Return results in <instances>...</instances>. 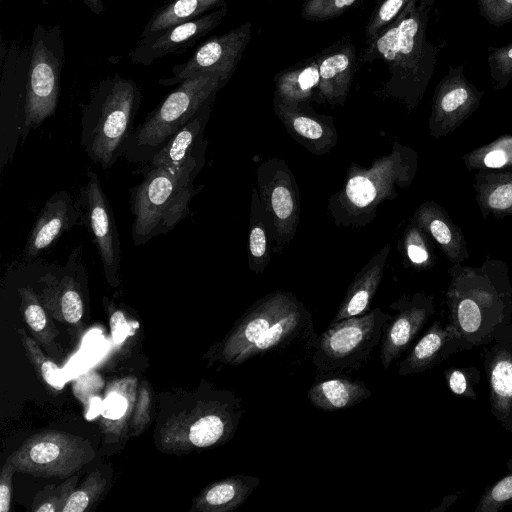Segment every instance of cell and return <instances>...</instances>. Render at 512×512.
<instances>
[{"label": "cell", "mask_w": 512, "mask_h": 512, "mask_svg": "<svg viewBox=\"0 0 512 512\" xmlns=\"http://www.w3.org/2000/svg\"><path fill=\"white\" fill-rule=\"evenodd\" d=\"M317 336L304 304L290 292L276 291L244 312L212 359L232 366L258 360L301 365L311 358Z\"/></svg>", "instance_id": "obj_1"}, {"label": "cell", "mask_w": 512, "mask_h": 512, "mask_svg": "<svg viewBox=\"0 0 512 512\" xmlns=\"http://www.w3.org/2000/svg\"><path fill=\"white\" fill-rule=\"evenodd\" d=\"M436 0L412 1L369 43L360 62L381 60L388 69L382 93L411 111L423 98L433 76L438 48L428 41L430 12Z\"/></svg>", "instance_id": "obj_2"}, {"label": "cell", "mask_w": 512, "mask_h": 512, "mask_svg": "<svg viewBox=\"0 0 512 512\" xmlns=\"http://www.w3.org/2000/svg\"><path fill=\"white\" fill-rule=\"evenodd\" d=\"M445 293L448 324L461 351L490 342L512 322V284L506 262L486 258L480 266L452 264Z\"/></svg>", "instance_id": "obj_3"}, {"label": "cell", "mask_w": 512, "mask_h": 512, "mask_svg": "<svg viewBox=\"0 0 512 512\" xmlns=\"http://www.w3.org/2000/svg\"><path fill=\"white\" fill-rule=\"evenodd\" d=\"M417 167L416 151L399 143L369 168L351 165L342 190L331 197L332 216L345 226L366 224L384 200L397 197V188L405 189L412 183Z\"/></svg>", "instance_id": "obj_4"}, {"label": "cell", "mask_w": 512, "mask_h": 512, "mask_svg": "<svg viewBox=\"0 0 512 512\" xmlns=\"http://www.w3.org/2000/svg\"><path fill=\"white\" fill-rule=\"evenodd\" d=\"M140 98L137 83L118 74L96 87L83 114L82 144L102 167L111 166L120 155Z\"/></svg>", "instance_id": "obj_5"}, {"label": "cell", "mask_w": 512, "mask_h": 512, "mask_svg": "<svg viewBox=\"0 0 512 512\" xmlns=\"http://www.w3.org/2000/svg\"><path fill=\"white\" fill-rule=\"evenodd\" d=\"M242 398L229 391L198 400L194 407L167 419L159 443L166 452H189L229 442L245 411Z\"/></svg>", "instance_id": "obj_6"}, {"label": "cell", "mask_w": 512, "mask_h": 512, "mask_svg": "<svg viewBox=\"0 0 512 512\" xmlns=\"http://www.w3.org/2000/svg\"><path fill=\"white\" fill-rule=\"evenodd\" d=\"M389 313L380 308L330 322L317 336L311 355L316 377L346 376L360 370L380 345Z\"/></svg>", "instance_id": "obj_7"}, {"label": "cell", "mask_w": 512, "mask_h": 512, "mask_svg": "<svg viewBox=\"0 0 512 512\" xmlns=\"http://www.w3.org/2000/svg\"><path fill=\"white\" fill-rule=\"evenodd\" d=\"M192 179L163 167L148 171L133 197L136 245L171 230L188 214L194 194Z\"/></svg>", "instance_id": "obj_8"}, {"label": "cell", "mask_w": 512, "mask_h": 512, "mask_svg": "<svg viewBox=\"0 0 512 512\" xmlns=\"http://www.w3.org/2000/svg\"><path fill=\"white\" fill-rule=\"evenodd\" d=\"M64 61V41L59 25L47 28L37 24L32 35L26 79V127H37L55 114Z\"/></svg>", "instance_id": "obj_9"}, {"label": "cell", "mask_w": 512, "mask_h": 512, "mask_svg": "<svg viewBox=\"0 0 512 512\" xmlns=\"http://www.w3.org/2000/svg\"><path fill=\"white\" fill-rule=\"evenodd\" d=\"M10 457L17 471L65 479L93 460L95 451L90 442L80 436L46 430L25 439Z\"/></svg>", "instance_id": "obj_10"}, {"label": "cell", "mask_w": 512, "mask_h": 512, "mask_svg": "<svg viewBox=\"0 0 512 512\" xmlns=\"http://www.w3.org/2000/svg\"><path fill=\"white\" fill-rule=\"evenodd\" d=\"M224 86L221 76L205 73L178 84L136 134L139 145L156 147L169 139Z\"/></svg>", "instance_id": "obj_11"}, {"label": "cell", "mask_w": 512, "mask_h": 512, "mask_svg": "<svg viewBox=\"0 0 512 512\" xmlns=\"http://www.w3.org/2000/svg\"><path fill=\"white\" fill-rule=\"evenodd\" d=\"M253 26L250 22L203 42L184 63L172 68V76L159 80L165 86L180 82L200 74L214 73L221 76L225 85L234 73L248 43Z\"/></svg>", "instance_id": "obj_12"}, {"label": "cell", "mask_w": 512, "mask_h": 512, "mask_svg": "<svg viewBox=\"0 0 512 512\" xmlns=\"http://www.w3.org/2000/svg\"><path fill=\"white\" fill-rule=\"evenodd\" d=\"M483 91L464 74V65L450 67L437 84L428 120L430 135L440 139L461 126L479 107Z\"/></svg>", "instance_id": "obj_13"}, {"label": "cell", "mask_w": 512, "mask_h": 512, "mask_svg": "<svg viewBox=\"0 0 512 512\" xmlns=\"http://www.w3.org/2000/svg\"><path fill=\"white\" fill-rule=\"evenodd\" d=\"M262 208L272 220L279 243L293 238L299 223V198L292 174L285 163L273 159L258 169Z\"/></svg>", "instance_id": "obj_14"}, {"label": "cell", "mask_w": 512, "mask_h": 512, "mask_svg": "<svg viewBox=\"0 0 512 512\" xmlns=\"http://www.w3.org/2000/svg\"><path fill=\"white\" fill-rule=\"evenodd\" d=\"M389 314L380 342V362L388 369L411 346L430 317L435 313L433 295L416 292L405 295L388 307Z\"/></svg>", "instance_id": "obj_15"}, {"label": "cell", "mask_w": 512, "mask_h": 512, "mask_svg": "<svg viewBox=\"0 0 512 512\" xmlns=\"http://www.w3.org/2000/svg\"><path fill=\"white\" fill-rule=\"evenodd\" d=\"M482 347L491 413L512 433V322Z\"/></svg>", "instance_id": "obj_16"}, {"label": "cell", "mask_w": 512, "mask_h": 512, "mask_svg": "<svg viewBox=\"0 0 512 512\" xmlns=\"http://www.w3.org/2000/svg\"><path fill=\"white\" fill-rule=\"evenodd\" d=\"M227 12L228 6L224 4L197 18L143 38L130 52V59L135 64L149 66L167 54L192 46L215 29L225 18Z\"/></svg>", "instance_id": "obj_17"}, {"label": "cell", "mask_w": 512, "mask_h": 512, "mask_svg": "<svg viewBox=\"0 0 512 512\" xmlns=\"http://www.w3.org/2000/svg\"><path fill=\"white\" fill-rule=\"evenodd\" d=\"M89 181L85 187L86 206L91 231L96 241L104 272L110 285H117V273L120 263V243L116 231L113 213L98 177L89 172Z\"/></svg>", "instance_id": "obj_18"}, {"label": "cell", "mask_w": 512, "mask_h": 512, "mask_svg": "<svg viewBox=\"0 0 512 512\" xmlns=\"http://www.w3.org/2000/svg\"><path fill=\"white\" fill-rule=\"evenodd\" d=\"M461 351L454 329L436 320L398 364L399 376L422 373Z\"/></svg>", "instance_id": "obj_19"}, {"label": "cell", "mask_w": 512, "mask_h": 512, "mask_svg": "<svg viewBox=\"0 0 512 512\" xmlns=\"http://www.w3.org/2000/svg\"><path fill=\"white\" fill-rule=\"evenodd\" d=\"M412 220L432 239L452 263H462L469 258L467 242L461 228L448 212L435 201L422 203Z\"/></svg>", "instance_id": "obj_20"}, {"label": "cell", "mask_w": 512, "mask_h": 512, "mask_svg": "<svg viewBox=\"0 0 512 512\" xmlns=\"http://www.w3.org/2000/svg\"><path fill=\"white\" fill-rule=\"evenodd\" d=\"M356 56V49L350 42L338 43L318 55V90L329 103L342 105L345 102L356 67Z\"/></svg>", "instance_id": "obj_21"}, {"label": "cell", "mask_w": 512, "mask_h": 512, "mask_svg": "<svg viewBox=\"0 0 512 512\" xmlns=\"http://www.w3.org/2000/svg\"><path fill=\"white\" fill-rule=\"evenodd\" d=\"M41 281L45 286L39 298L49 315L81 336L84 329V301L80 285L70 276L57 279L46 275Z\"/></svg>", "instance_id": "obj_22"}, {"label": "cell", "mask_w": 512, "mask_h": 512, "mask_svg": "<svg viewBox=\"0 0 512 512\" xmlns=\"http://www.w3.org/2000/svg\"><path fill=\"white\" fill-rule=\"evenodd\" d=\"M208 102L202 107L201 114L198 111L190 121L167 139L165 146L154 155L152 167H163L193 177L197 166L193 151L205 125L204 117L209 112Z\"/></svg>", "instance_id": "obj_23"}, {"label": "cell", "mask_w": 512, "mask_h": 512, "mask_svg": "<svg viewBox=\"0 0 512 512\" xmlns=\"http://www.w3.org/2000/svg\"><path fill=\"white\" fill-rule=\"evenodd\" d=\"M74 208L65 192L54 195L43 208L29 235L25 256L32 260L50 247L74 221Z\"/></svg>", "instance_id": "obj_24"}, {"label": "cell", "mask_w": 512, "mask_h": 512, "mask_svg": "<svg viewBox=\"0 0 512 512\" xmlns=\"http://www.w3.org/2000/svg\"><path fill=\"white\" fill-rule=\"evenodd\" d=\"M390 245L386 244L356 275L331 322L360 316L370 311L380 285Z\"/></svg>", "instance_id": "obj_25"}, {"label": "cell", "mask_w": 512, "mask_h": 512, "mask_svg": "<svg viewBox=\"0 0 512 512\" xmlns=\"http://www.w3.org/2000/svg\"><path fill=\"white\" fill-rule=\"evenodd\" d=\"M261 480L257 476L236 474L205 487L194 500L191 510L197 512H230L240 507Z\"/></svg>", "instance_id": "obj_26"}, {"label": "cell", "mask_w": 512, "mask_h": 512, "mask_svg": "<svg viewBox=\"0 0 512 512\" xmlns=\"http://www.w3.org/2000/svg\"><path fill=\"white\" fill-rule=\"evenodd\" d=\"M309 402L323 411H338L359 404L372 396L361 380L345 376L316 377L307 392Z\"/></svg>", "instance_id": "obj_27"}, {"label": "cell", "mask_w": 512, "mask_h": 512, "mask_svg": "<svg viewBox=\"0 0 512 512\" xmlns=\"http://www.w3.org/2000/svg\"><path fill=\"white\" fill-rule=\"evenodd\" d=\"M137 392V378L133 376L108 385L100 412V426L107 436L121 437L130 427Z\"/></svg>", "instance_id": "obj_28"}, {"label": "cell", "mask_w": 512, "mask_h": 512, "mask_svg": "<svg viewBox=\"0 0 512 512\" xmlns=\"http://www.w3.org/2000/svg\"><path fill=\"white\" fill-rule=\"evenodd\" d=\"M473 187L476 202L484 219L512 216V167L477 171Z\"/></svg>", "instance_id": "obj_29"}, {"label": "cell", "mask_w": 512, "mask_h": 512, "mask_svg": "<svg viewBox=\"0 0 512 512\" xmlns=\"http://www.w3.org/2000/svg\"><path fill=\"white\" fill-rule=\"evenodd\" d=\"M319 58L312 57L275 76L274 97L281 102L297 106L308 101L319 87Z\"/></svg>", "instance_id": "obj_30"}, {"label": "cell", "mask_w": 512, "mask_h": 512, "mask_svg": "<svg viewBox=\"0 0 512 512\" xmlns=\"http://www.w3.org/2000/svg\"><path fill=\"white\" fill-rule=\"evenodd\" d=\"M274 110L286 128L298 139L309 142V146L326 151L336 140L335 131L319 121L292 106L281 102L274 97Z\"/></svg>", "instance_id": "obj_31"}, {"label": "cell", "mask_w": 512, "mask_h": 512, "mask_svg": "<svg viewBox=\"0 0 512 512\" xmlns=\"http://www.w3.org/2000/svg\"><path fill=\"white\" fill-rule=\"evenodd\" d=\"M20 311L32 337L52 358L62 355L56 343L59 331L50 320L49 313L40 301L39 295L31 287H20Z\"/></svg>", "instance_id": "obj_32"}, {"label": "cell", "mask_w": 512, "mask_h": 512, "mask_svg": "<svg viewBox=\"0 0 512 512\" xmlns=\"http://www.w3.org/2000/svg\"><path fill=\"white\" fill-rule=\"evenodd\" d=\"M224 4H227V0H171L151 15L141 33V39L197 18Z\"/></svg>", "instance_id": "obj_33"}, {"label": "cell", "mask_w": 512, "mask_h": 512, "mask_svg": "<svg viewBox=\"0 0 512 512\" xmlns=\"http://www.w3.org/2000/svg\"><path fill=\"white\" fill-rule=\"evenodd\" d=\"M469 172L512 167V134H503L462 156Z\"/></svg>", "instance_id": "obj_34"}, {"label": "cell", "mask_w": 512, "mask_h": 512, "mask_svg": "<svg viewBox=\"0 0 512 512\" xmlns=\"http://www.w3.org/2000/svg\"><path fill=\"white\" fill-rule=\"evenodd\" d=\"M18 334L38 378L50 393H59L65 386L61 368L44 354L37 341L28 336L23 329H18Z\"/></svg>", "instance_id": "obj_35"}, {"label": "cell", "mask_w": 512, "mask_h": 512, "mask_svg": "<svg viewBox=\"0 0 512 512\" xmlns=\"http://www.w3.org/2000/svg\"><path fill=\"white\" fill-rule=\"evenodd\" d=\"M403 250L414 269L428 270L436 263L432 239L412 219L404 233Z\"/></svg>", "instance_id": "obj_36"}, {"label": "cell", "mask_w": 512, "mask_h": 512, "mask_svg": "<svg viewBox=\"0 0 512 512\" xmlns=\"http://www.w3.org/2000/svg\"><path fill=\"white\" fill-rule=\"evenodd\" d=\"M106 479L98 470L91 472L71 493L62 512H85L94 505L104 493Z\"/></svg>", "instance_id": "obj_37"}, {"label": "cell", "mask_w": 512, "mask_h": 512, "mask_svg": "<svg viewBox=\"0 0 512 512\" xmlns=\"http://www.w3.org/2000/svg\"><path fill=\"white\" fill-rule=\"evenodd\" d=\"M508 472L487 486L475 508V512H499L512 505V458L506 462Z\"/></svg>", "instance_id": "obj_38"}, {"label": "cell", "mask_w": 512, "mask_h": 512, "mask_svg": "<svg viewBox=\"0 0 512 512\" xmlns=\"http://www.w3.org/2000/svg\"><path fill=\"white\" fill-rule=\"evenodd\" d=\"M77 480L78 477L74 474L57 486H46L34 498L31 509L35 512H62L76 488Z\"/></svg>", "instance_id": "obj_39"}, {"label": "cell", "mask_w": 512, "mask_h": 512, "mask_svg": "<svg viewBox=\"0 0 512 512\" xmlns=\"http://www.w3.org/2000/svg\"><path fill=\"white\" fill-rule=\"evenodd\" d=\"M414 0H379L365 27V44L390 24Z\"/></svg>", "instance_id": "obj_40"}, {"label": "cell", "mask_w": 512, "mask_h": 512, "mask_svg": "<svg viewBox=\"0 0 512 512\" xmlns=\"http://www.w3.org/2000/svg\"><path fill=\"white\" fill-rule=\"evenodd\" d=\"M267 231L263 219H252L249 231V267L261 273L269 262Z\"/></svg>", "instance_id": "obj_41"}, {"label": "cell", "mask_w": 512, "mask_h": 512, "mask_svg": "<svg viewBox=\"0 0 512 512\" xmlns=\"http://www.w3.org/2000/svg\"><path fill=\"white\" fill-rule=\"evenodd\" d=\"M480 371L476 367H450L444 370L448 389L457 396L476 400L475 386L480 381Z\"/></svg>", "instance_id": "obj_42"}, {"label": "cell", "mask_w": 512, "mask_h": 512, "mask_svg": "<svg viewBox=\"0 0 512 512\" xmlns=\"http://www.w3.org/2000/svg\"><path fill=\"white\" fill-rule=\"evenodd\" d=\"M361 0H306L301 16L309 21H324L342 15Z\"/></svg>", "instance_id": "obj_43"}, {"label": "cell", "mask_w": 512, "mask_h": 512, "mask_svg": "<svg viewBox=\"0 0 512 512\" xmlns=\"http://www.w3.org/2000/svg\"><path fill=\"white\" fill-rule=\"evenodd\" d=\"M493 87L503 89L512 80V43L493 50L488 56Z\"/></svg>", "instance_id": "obj_44"}, {"label": "cell", "mask_w": 512, "mask_h": 512, "mask_svg": "<svg viewBox=\"0 0 512 512\" xmlns=\"http://www.w3.org/2000/svg\"><path fill=\"white\" fill-rule=\"evenodd\" d=\"M150 406V390L148 385L143 382L137 392L133 416L131 419L130 428L132 435H139L148 426L150 421Z\"/></svg>", "instance_id": "obj_45"}, {"label": "cell", "mask_w": 512, "mask_h": 512, "mask_svg": "<svg viewBox=\"0 0 512 512\" xmlns=\"http://www.w3.org/2000/svg\"><path fill=\"white\" fill-rule=\"evenodd\" d=\"M481 15L494 26L512 21V0H478Z\"/></svg>", "instance_id": "obj_46"}, {"label": "cell", "mask_w": 512, "mask_h": 512, "mask_svg": "<svg viewBox=\"0 0 512 512\" xmlns=\"http://www.w3.org/2000/svg\"><path fill=\"white\" fill-rule=\"evenodd\" d=\"M16 471L10 455L7 457L0 475V512H9L12 497V477Z\"/></svg>", "instance_id": "obj_47"}, {"label": "cell", "mask_w": 512, "mask_h": 512, "mask_svg": "<svg viewBox=\"0 0 512 512\" xmlns=\"http://www.w3.org/2000/svg\"><path fill=\"white\" fill-rule=\"evenodd\" d=\"M109 324L113 341L116 344L124 342L129 335L134 334V330H131L124 313L112 306L109 312Z\"/></svg>", "instance_id": "obj_48"}, {"label": "cell", "mask_w": 512, "mask_h": 512, "mask_svg": "<svg viewBox=\"0 0 512 512\" xmlns=\"http://www.w3.org/2000/svg\"><path fill=\"white\" fill-rule=\"evenodd\" d=\"M459 498V494H451L443 497L440 505L434 507L430 512H444L447 511Z\"/></svg>", "instance_id": "obj_49"}, {"label": "cell", "mask_w": 512, "mask_h": 512, "mask_svg": "<svg viewBox=\"0 0 512 512\" xmlns=\"http://www.w3.org/2000/svg\"><path fill=\"white\" fill-rule=\"evenodd\" d=\"M82 2L94 14H101L105 10L103 0H82Z\"/></svg>", "instance_id": "obj_50"}]
</instances>
